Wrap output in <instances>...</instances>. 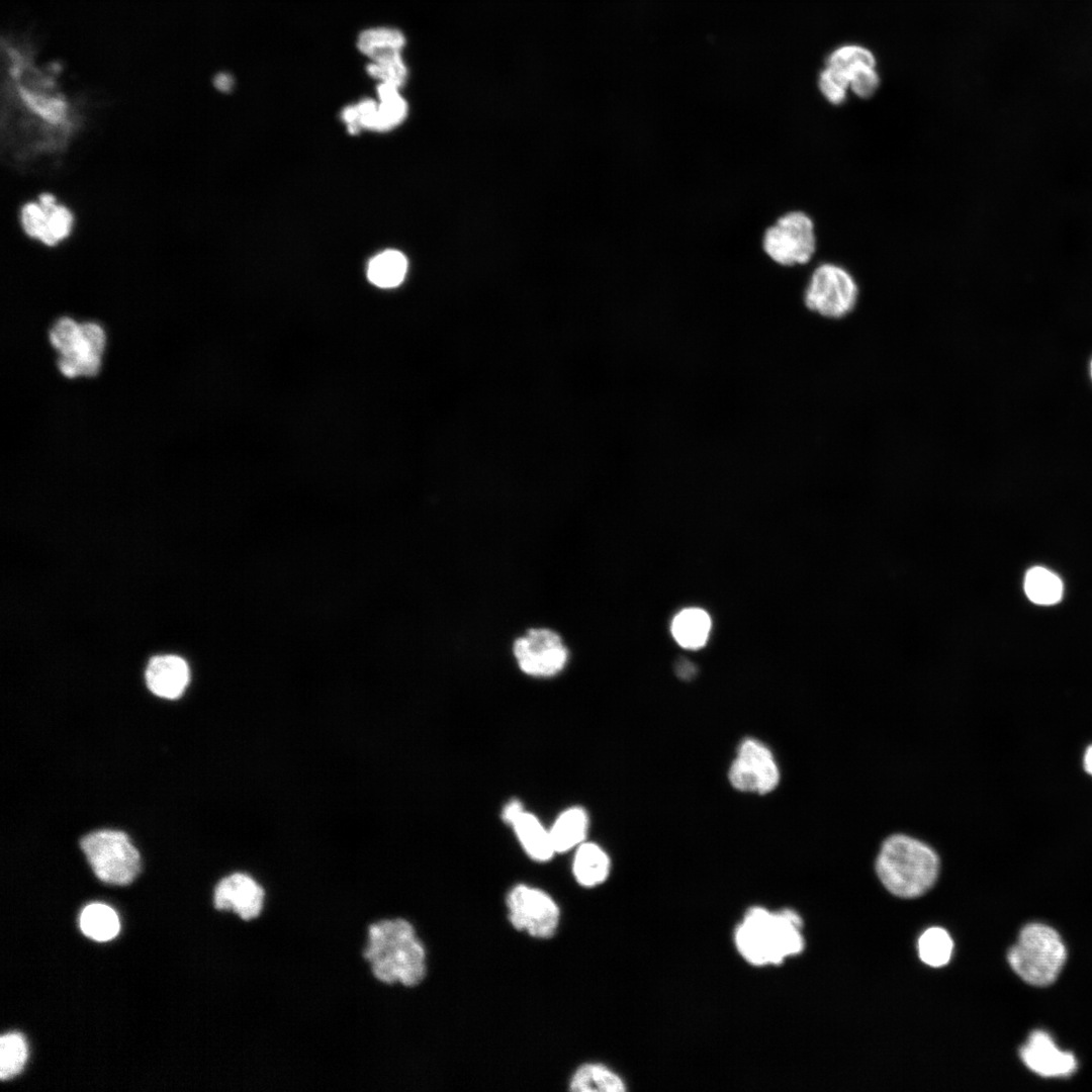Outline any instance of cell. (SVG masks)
Masks as SVG:
<instances>
[{
	"label": "cell",
	"instance_id": "1",
	"mask_svg": "<svg viewBox=\"0 0 1092 1092\" xmlns=\"http://www.w3.org/2000/svg\"><path fill=\"white\" fill-rule=\"evenodd\" d=\"M874 870L889 893L902 899H914L936 884L941 857L928 841L897 831L881 841L874 858Z\"/></svg>",
	"mask_w": 1092,
	"mask_h": 1092
},
{
	"label": "cell",
	"instance_id": "2",
	"mask_svg": "<svg viewBox=\"0 0 1092 1092\" xmlns=\"http://www.w3.org/2000/svg\"><path fill=\"white\" fill-rule=\"evenodd\" d=\"M364 958L375 978L386 984L414 987L427 973L425 947L413 925L402 918L381 920L369 926Z\"/></svg>",
	"mask_w": 1092,
	"mask_h": 1092
},
{
	"label": "cell",
	"instance_id": "3",
	"mask_svg": "<svg viewBox=\"0 0 1092 1092\" xmlns=\"http://www.w3.org/2000/svg\"><path fill=\"white\" fill-rule=\"evenodd\" d=\"M802 919L793 910L751 908L735 930L740 954L755 966L778 965L804 948Z\"/></svg>",
	"mask_w": 1092,
	"mask_h": 1092
},
{
	"label": "cell",
	"instance_id": "4",
	"mask_svg": "<svg viewBox=\"0 0 1092 1092\" xmlns=\"http://www.w3.org/2000/svg\"><path fill=\"white\" fill-rule=\"evenodd\" d=\"M1067 959L1060 934L1043 923L1025 925L1010 947L1007 960L1012 970L1026 983L1044 987L1056 981Z\"/></svg>",
	"mask_w": 1092,
	"mask_h": 1092
},
{
	"label": "cell",
	"instance_id": "5",
	"mask_svg": "<svg viewBox=\"0 0 1092 1092\" xmlns=\"http://www.w3.org/2000/svg\"><path fill=\"white\" fill-rule=\"evenodd\" d=\"M859 289L856 280L844 267L823 262L808 273L801 299L811 313L828 321L848 316L856 307Z\"/></svg>",
	"mask_w": 1092,
	"mask_h": 1092
},
{
	"label": "cell",
	"instance_id": "6",
	"mask_svg": "<svg viewBox=\"0 0 1092 1092\" xmlns=\"http://www.w3.org/2000/svg\"><path fill=\"white\" fill-rule=\"evenodd\" d=\"M818 246L816 224L805 210L792 209L779 215L763 231L761 248L775 264L785 267L808 266Z\"/></svg>",
	"mask_w": 1092,
	"mask_h": 1092
},
{
	"label": "cell",
	"instance_id": "7",
	"mask_svg": "<svg viewBox=\"0 0 1092 1092\" xmlns=\"http://www.w3.org/2000/svg\"><path fill=\"white\" fill-rule=\"evenodd\" d=\"M80 846L93 873L104 883L128 885L140 872V852L123 831H92L81 838Z\"/></svg>",
	"mask_w": 1092,
	"mask_h": 1092
},
{
	"label": "cell",
	"instance_id": "8",
	"mask_svg": "<svg viewBox=\"0 0 1092 1092\" xmlns=\"http://www.w3.org/2000/svg\"><path fill=\"white\" fill-rule=\"evenodd\" d=\"M509 919L517 930L536 938H550L557 930L559 907L546 892L520 884L507 896Z\"/></svg>",
	"mask_w": 1092,
	"mask_h": 1092
},
{
	"label": "cell",
	"instance_id": "9",
	"mask_svg": "<svg viewBox=\"0 0 1092 1092\" xmlns=\"http://www.w3.org/2000/svg\"><path fill=\"white\" fill-rule=\"evenodd\" d=\"M513 653L520 669L535 677H550L566 665L568 650L562 638L548 628H533L517 638Z\"/></svg>",
	"mask_w": 1092,
	"mask_h": 1092
},
{
	"label": "cell",
	"instance_id": "10",
	"mask_svg": "<svg viewBox=\"0 0 1092 1092\" xmlns=\"http://www.w3.org/2000/svg\"><path fill=\"white\" fill-rule=\"evenodd\" d=\"M734 788L744 792L764 794L779 784L780 771L770 750L759 741L746 739L738 749L729 770Z\"/></svg>",
	"mask_w": 1092,
	"mask_h": 1092
},
{
	"label": "cell",
	"instance_id": "11",
	"mask_svg": "<svg viewBox=\"0 0 1092 1092\" xmlns=\"http://www.w3.org/2000/svg\"><path fill=\"white\" fill-rule=\"evenodd\" d=\"M21 223L26 235L35 238L48 246H54L69 236L73 226V215L56 198L44 193L37 201L28 202L21 208Z\"/></svg>",
	"mask_w": 1092,
	"mask_h": 1092
},
{
	"label": "cell",
	"instance_id": "12",
	"mask_svg": "<svg viewBox=\"0 0 1092 1092\" xmlns=\"http://www.w3.org/2000/svg\"><path fill=\"white\" fill-rule=\"evenodd\" d=\"M105 345V331L100 324L80 323L79 334L73 347L58 354V369L68 378L96 376L101 367Z\"/></svg>",
	"mask_w": 1092,
	"mask_h": 1092
},
{
	"label": "cell",
	"instance_id": "13",
	"mask_svg": "<svg viewBox=\"0 0 1092 1092\" xmlns=\"http://www.w3.org/2000/svg\"><path fill=\"white\" fill-rule=\"evenodd\" d=\"M1019 1054L1025 1066L1042 1077H1068L1077 1069L1075 1056L1061 1051L1045 1031H1033Z\"/></svg>",
	"mask_w": 1092,
	"mask_h": 1092
},
{
	"label": "cell",
	"instance_id": "14",
	"mask_svg": "<svg viewBox=\"0 0 1092 1092\" xmlns=\"http://www.w3.org/2000/svg\"><path fill=\"white\" fill-rule=\"evenodd\" d=\"M264 897L263 888L252 877L236 873L220 880L213 902L216 909L232 910L242 919L250 920L261 913Z\"/></svg>",
	"mask_w": 1092,
	"mask_h": 1092
},
{
	"label": "cell",
	"instance_id": "15",
	"mask_svg": "<svg viewBox=\"0 0 1092 1092\" xmlns=\"http://www.w3.org/2000/svg\"><path fill=\"white\" fill-rule=\"evenodd\" d=\"M146 682L157 697L175 700L185 692L190 679L186 661L176 655H159L151 658L146 668Z\"/></svg>",
	"mask_w": 1092,
	"mask_h": 1092
},
{
	"label": "cell",
	"instance_id": "16",
	"mask_svg": "<svg viewBox=\"0 0 1092 1092\" xmlns=\"http://www.w3.org/2000/svg\"><path fill=\"white\" fill-rule=\"evenodd\" d=\"M526 853L534 860H549L555 850L549 829L532 813L522 811L510 824Z\"/></svg>",
	"mask_w": 1092,
	"mask_h": 1092
},
{
	"label": "cell",
	"instance_id": "17",
	"mask_svg": "<svg viewBox=\"0 0 1092 1092\" xmlns=\"http://www.w3.org/2000/svg\"><path fill=\"white\" fill-rule=\"evenodd\" d=\"M588 815L577 806L567 808L549 828L555 853H562L584 842L588 830Z\"/></svg>",
	"mask_w": 1092,
	"mask_h": 1092
},
{
	"label": "cell",
	"instance_id": "18",
	"mask_svg": "<svg viewBox=\"0 0 1092 1092\" xmlns=\"http://www.w3.org/2000/svg\"><path fill=\"white\" fill-rule=\"evenodd\" d=\"M575 849L572 873L576 882L586 888L604 883L611 868L606 851L598 844L585 841Z\"/></svg>",
	"mask_w": 1092,
	"mask_h": 1092
},
{
	"label": "cell",
	"instance_id": "19",
	"mask_svg": "<svg viewBox=\"0 0 1092 1092\" xmlns=\"http://www.w3.org/2000/svg\"><path fill=\"white\" fill-rule=\"evenodd\" d=\"M711 627V618L705 610L688 608L673 618L671 634L682 648L696 650L707 643Z\"/></svg>",
	"mask_w": 1092,
	"mask_h": 1092
},
{
	"label": "cell",
	"instance_id": "20",
	"mask_svg": "<svg viewBox=\"0 0 1092 1092\" xmlns=\"http://www.w3.org/2000/svg\"><path fill=\"white\" fill-rule=\"evenodd\" d=\"M569 1089L573 1092H622L624 1081L612 1070L601 1064H584L571 1077Z\"/></svg>",
	"mask_w": 1092,
	"mask_h": 1092
},
{
	"label": "cell",
	"instance_id": "21",
	"mask_svg": "<svg viewBox=\"0 0 1092 1092\" xmlns=\"http://www.w3.org/2000/svg\"><path fill=\"white\" fill-rule=\"evenodd\" d=\"M79 922L87 937L101 942L114 938L120 928L115 911L102 903L87 905L81 912Z\"/></svg>",
	"mask_w": 1092,
	"mask_h": 1092
},
{
	"label": "cell",
	"instance_id": "22",
	"mask_svg": "<svg viewBox=\"0 0 1092 1092\" xmlns=\"http://www.w3.org/2000/svg\"><path fill=\"white\" fill-rule=\"evenodd\" d=\"M407 262L403 254L387 250L374 257L368 266L369 280L378 287L391 288L400 284L405 276Z\"/></svg>",
	"mask_w": 1092,
	"mask_h": 1092
},
{
	"label": "cell",
	"instance_id": "23",
	"mask_svg": "<svg viewBox=\"0 0 1092 1092\" xmlns=\"http://www.w3.org/2000/svg\"><path fill=\"white\" fill-rule=\"evenodd\" d=\"M405 46L404 34L393 27H373L362 31L357 40L358 50L369 60L380 56L402 52Z\"/></svg>",
	"mask_w": 1092,
	"mask_h": 1092
},
{
	"label": "cell",
	"instance_id": "24",
	"mask_svg": "<svg viewBox=\"0 0 1092 1092\" xmlns=\"http://www.w3.org/2000/svg\"><path fill=\"white\" fill-rule=\"evenodd\" d=\"M1024 590L1030 601L1039 605L1059 602L1063 594L1061 579L1043 567H1032L1025 575Z\"/></svg>",
	"mask_w": 1092,
	"mask_h": 1092
},
{
	"label": "cell",
	"instance_id": "25",
	"mask_svg": "<svg viewBox=\"0 0 1092 1092\" xmlns=\"http://www.w3.org/2000/svg\"><path fill=\"white\" fill-rule=\"evenodd\" d=\"M953 942L948 932L940 927L925 930L918 940L921 961L933 968L945 966L952 954Z\"/></svg>",
	"mask_w": 1092,
	"mask_h": 1092
},
{
	"label": "cell",
	"instance_id": "26",
	"mask_svg": "<svg viewBox=\"0 0 1092 1092\" xmlns=\"http://www.w3.org/2000/svg\"><path fill=\"white\" fill-rule=\"evenodd\" d=\"M378 95V131L389 130L402 122L407 113V104L399 93V88L380 83Z\"/></svg>",
	"mask_w": 1092,
	"mask_h": 1092
},
{
	"label": "cell",
	"instance_id": "27",
	"mask_svg": "<svg viewBox=\"0 0 1092 1092\" xmlns=\"http://www.w3.org/2000/svg\"><path fill=\"white\" fill-rule=\"evenodd\" d=\"M27 1044L20 1033H7L0 1038V1078L2 1081L17 1076L27 1060Z\"/></svg>",
	"mask_w": 1092,
	"mask_h": 1092
},
{
	"label": "cell",
	"instance_id": "28",
	"mask_svg": "<svg viewBox=\"0 0 1092 1092\" xmlns=\"http://www.w3.org/2000/svg\"><path fill=\"white\" fill-rule=\"evenodd\" d=\"M862 65L876 66V59L870 50L856 44L839 47L826 60V66L843 77L848 85L851 72Z\"/></svg>",
	"mask_w": 1092,
	"mask_h": 1092
},
{
	"label": "cell",
	"instance_id": "29",
	"mask_svg": "<svg viewBox=\"0 0 1092 1092\" xmlns=\"http://www.w3.org/2000/svg\"><path fill=\"white\" fill-rule=\"evenodd\" d=\"M366 71L372 78L379 80L380 83L397 88L403 86L408 74L402 52H393L370 60Z\"/></svg>",
	"mask_w": 1092,
	"mask_h": 1092
},
{
	"label": "cell",
	"instance_id": "30",
	"mask_svg": "<svg viewBox=\"0 0 1092 1092\" xmlns=\"http://www.w3.org/2000/svg\"><path fill=\"white\" fill-rule=\"evenodd\" d=\"M80 323L73 317L63 315L55 321L49 330V340L58 354L70 350L79 334Z\"/></svg>",
	"mask_w": 1092,
	"mask_h": 1092
},
{
	"label": "cell",
	"instance_id": "31",
	"mask_svg": "<svg viewBox=\"0 0 1092 1092\" xmlns=\"http://www.w3.org/2000/svg\"><path fill=\"white\" fill-rule=\"evenodd\" d=\"M818 88L829 103L838 105L846 99L849 85L837 72L826 66L819 74Z\"/></svg>",
	"mask_w": 1092,
	"mask_h": 1092
},
{
	"label": "cell",
	"instance_id": "32",
	"mask_svg": "<svg viewBox=\"0 0 1092 1092\" xmlns=\"http://www.w3.org/2000/svg\"><path fill=\"white\" fill-rule=\"evenodd\" d=\"M880 84L876 66L863 65L854 69L849 76V89L860 98L874 95Z\"/></svg>",
	"mask_w": 1092,
	"mask_h": 1092
},
{
	"label": "cell",
	"instance_id": "33",
	"mask_svg": "<svg viewBox=\"0 0 1092 1092\" xmlns=\"http://www.w3.org/2000/svg\"><path fill=\"white\" fill-rule=\"evenodd\" d=\"M342 119L347 123L348 131L352 134L357 133L362 128L356 104L348 105L343 109Z\"/></svg>",
	"mask_w": 1092,
	"mask_h": 1092
},
{
	"label": "cell",
	"instance_id": "34",
	"mask_svg": "<svg viewBox=\"0 0 1092 1092\" xmlns=\"http://www.w3.org/2000/svg\"><path fill=\"white\" fill-rule=\"evenodd\" d=\"M523 804L519 800H511L503 809L502 819L506 824H511L512 821L524 811Z\"/></svg>",
	"mask_w": 1092,
	"mask_h": 1092
},
{
	"label": "cell",
	"instance_id": "35",
	"mask_svg": "<svg viewBox=\"0 0 1092 1092\" xmlns=\"http://www.w3.org/2000/svg\"><path fill=\"white\" fill-rule=\"evenodd\" d=\"M214 84L218 90L226 92L232 89L234 82L230 75L218 74L214 79Z\"/></svg>",
	"mask_w": 1092,
	"mask_h": 1092
},
{
	"label": "cell",
	"instance_id": "36",
	"mask_svg": "<svg viewBox=\"0 0 1092 1092\" xmlns=\"http://www.w3.org/2000/svg\"><path fill=\"white\" fill-rule=\"evenodd\" d=\"M1085 769L1092 775V746H1090L1084 756Z\"/></svg>",
	"mask_w": 1092,
	"mask_h": 1092
}]
</instances>
